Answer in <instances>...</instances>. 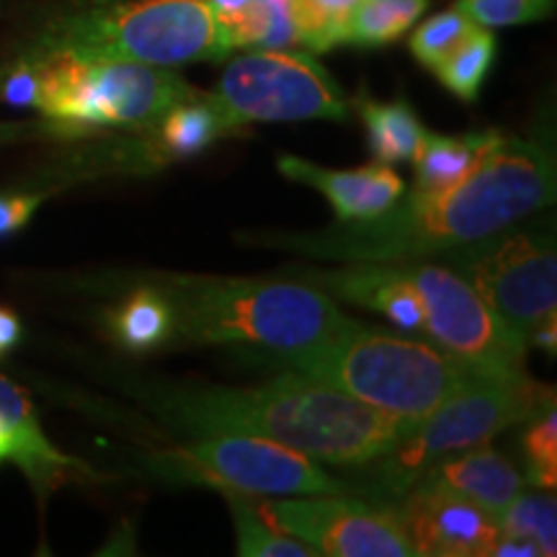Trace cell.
Masks as SVG:
<instances>
[{"instance_id": "14", "label": "cell", "mask_w": 557, "mask_h": 557, "mask_svg": "<svg viewBox=\"0 0 557 557\" xmlns=\"http://www.w3.org/2000/svg\"><path fill=\"white\" fill-rule=\"evenodd\" d=\"M276 165L289 181L308 184L323 194L331 201L338 222L377 218L393 205H398L406 194L403 178L385 163H372L354 171H333L297 156H282Z\"/></svg>"}, {"instance_id": "8", "label": "cell", "mask_w": 557, "mask_h": 557, "mask_svg": "<svg viewBox=\"0 0 557 557\" xmlns=\"http://www.w3.org/2000/svg\"><path fill=\"white\" fill-rule=\"evenodd\" d=\"M442 259L527 344L534 331L557 320V256L547 230H504L451 248Z\"/></svg>"}, {"instance_id": "25", "label": "cell", "mask_w": 557, "mask_h": 557, "mask_svg": "<svg viewBox=\"0 0 557 557\" xmlns=\"http://www.w3.org/2000/svg\"><path fill=\"white\" fill-rule=\"evenodd\" d=\"M498 41L491 32H485L483 26H478L462 45L455 47L447 58L431 70L436 73V78L442 81V86L455 94L462 101H475L480 96V88L491 73L493 60H496Z\"/></svg>"}, {"instance_id": "23", "label": "cell", "mask_w": 557, "mask_h": 557, "mask_svg": "<svg viewBox=\"0 0 557 557\" xmlns=\"http://www.w3.org/2000/svg\"><path fill=\"white\" fill-rule=\"evenodd\" d=\"M230 52L238 50H295L299 26L295 0H253L246 16L225 34Z\"/></svg>"}, {"instance_id": "12", "label": "cell", "mask_w": 557, "mask_h": 557, "mask_svg": "<svg viewBox=\"0 0 557 557\" xmlns=\"http://www.w3.org/2000/svg\"><path fill=\"white\" fill-rule=\"evenodd\" d=\"M261 511L295 534L318 555L331 557H413L398 511L346 498L344 493H315L310 498L263 504Z\"/></svg>"}, {"instance_id": "16", "label": "cell", "mask_w": 557, "mask_h": 557, "mask_svg": "<svg viewBox=\"0 0 557 557\" xmlns=\"http://www.w3.org/2000/svg\"><path fill=\"white\" fill-rule=\"evenodd\" d=\"M0 413H3L11 429V462L18 465L21 472L32 480L41 498L73 478L75 472H86L81 462L62 455L45 436L29 395L5 377H0Z\"/></svg>"}, {"instance_id": "10", "label": "cell", "mask_w": 557, "mask_h": 557, "mask_svg": "<svg viewBox=\"0 0 557 557\" xmlns=\"http://www.w3.org/2000/svg\"><path fill=\"white\" fill-rule=\"evenodd\" d=\"M235 132L250 122L346 120L348 101L308 52L250 50L238 54L209 94Z\"/></svg>"}, {"instance_id": "32", "label": "cell", "mask_w": 557, "mask_h": 557, "mask_svg": "<svg viewBox=\"0 0 557 557\" xmlns=\"http://www.w3.org/2000/svg\"><path fill=\"white\" fill-rule=\"evenodd\" d=\"M39 194H13V197H0V235L18 233L21 227L29 225L41 205Z\"/></svg>"}, {"instance_id": "6", "label": "cell", "mask_w": 557, "mask_h": 557, "mask_svg": "<svg viewBox=\"0 0 557 557\" xmlns=\"http://www.w3.org/2000/svg\"><path fill=\"white\" fill-rule=\"evenodd\" d=\"M24 54L37 65L34 109L65 137L101 127L148 129L171 107L199 96L171 67L78 58L70 52L29 50Z\"/></svg>"}, {"instance_id": "9", "label": "cell", "mask_w": 557, "mask_h": 557, "mask_svg": "<svg viewBox=\"0 0 557 557\" xmlns=\"http://www.w3.org/2000/svg\"><path fill=\"white\" fill-rule=\"evenodd\" d=\"M150 465L152 472L171 483L209 485L218 491L263 496L346 491L344 480L329 475L302 451L248 434H205L189 447L156 451Z\"/></svg>"}, {"instance_id": "27", "label": "cell", "mask_w": 557, "mask_h": 557, "mask_svg": "<svg viewBox=\"0 0 557 557\" xmlns=\"http://www.w3.org/2000/svg\"><path fill=\"white\" fill-rule=\"evenodd\" d=\"M361 0H295L299 41L310 52H329L344 41V29Z\"/></svg>"}, {"instance_id": "37", "label": "cell", "mask_w": 557, "mask_h": 557, "mask_svg": "<svg viewBox=\"0 0 557 557\" xmlns=\"http://www.w3.org/2000/svg\"><path fill=\"white\" fill-rule=\"evenodd\" d=\"M0 5H3V0H0Z\"/></svg>"}, {"instance_id": "15", "label": "cell", "mask_w": 557, "mask_h": 557, "mask_svg": "<svg viewBox=\"0 0 557 557\" xmlns=\"http://www.w3.org/2000/svg\"><path fill=\"white\" fill-rule=\"evenodd\" d=\"M305 282L333 297L380 312L403 331H423V305L398 263H351L341 269H302Z\"/></svg>"}, {"instance_id": "11", "label": "cell", "mask_w": 557, "mask_h": 557, "mask_svg": "<svg viewBox=\"0 0 557 557\" xmlns=\"http://www.w3.org/2000/svg\"><path fill=\"white\" fill-rule=\"evenodd\" d=\"M398 267L421 297L423 331L436 346L478 372H527V341L508 329L457 271L421 259Z\"/></svg>"}, {"instance_id": "24", "label": "cell", "mask_w": 557, "mask_h": 557, "mask_svg": "<svg viewBox=\"0 0 557 557\" xmlns=\"http://www.w3.org/2000/svg\"><path fill=\"white\" fill-rule=\"evenodd\" d=\"M426 9L429 0H361L348 18L341 45L367 47V50L393 45Z\"/></svg>"}, {"instance_id": "1", "label": "cell", "mask_w": 557, "mask_h": 557, "mask_svg": "<svg viewBox=\"0 0 557 557\" xmlns=\"http://www.w3.org/2000/svg\"><path fill=\"white\" fill-rule=\"evenodd\" d=\"M555 199V156L545 137L500 135L478 169L451 189L400 197L372 220L318 233L256 235V246L346 263H400L491 238Z\"/></svg>"}, {"instance_id": "21", "label": "cell", "mask_w": 557, "mask_h": 557, "mask_svg": "<svg viewBox=\"0 0 557 557\" xmlns=\"http://www.w3.org/2000/svg\"><path fill=\"white\" fill-rule=\"evenodd\" d=\"M361 120L367 124L369 150L377 163L393 165L413 158L423 137V124L406 101H359Z\"/></svg>"}, {"instance_id": "19", "label": "cell", "mask_w": 557, "mask_h": 557, "mask_svg": "<svg viewBox=\"0 0 557 557\" xmlns=\"http://www.w3.org/2000/svg\"><path fill=\"white\" fill-rule=\"evenodd\" d=\"M500 132H472L465 137L423 132L413 152V194H438L459 184L478 169V163L498 143Z\"/></svg>"}, {"instance_id": "18", "label": "cell", "mask_w": 557, "mask_h": 557, "mask_svg": "<svg viewBox=\"0 0 557 557\" xmlns=\"http://www.w3.org/2000/svg\"><path fill=\"white\" fill-rule=\"evenodd\" d=\"M152 143H145L143 156L152 163H169V160H181L199 156L209 145L218 143L220 137L238 135L230 122L222 116V111L214 107L209 96H194L189 101H181L176 107L165 111L160 120L150 124Z\"/></svg>"}, {"instance_id": "17", "label": "cell", "mask_w": 557, "mask_h": 557, "mask_svg": "<svg viewBox=\"0 0 557 557\" xmlns=\"http://www.w3.org/2000/svg\"><path fill=\"white\" fill-rule=\"evenodd\" d=\"M418 480H431V483L449 487L496 519L524 487V478L513 468L511 459L485 444L438 459Z\"/></svg>"}, {"instance_id": "2", "label": "cell", "mask_w": 557, "mask_h": 557, "mask_svg": "<svg viewBox=\"0 0 557 557\" xmlns=\"http://www.w3.org/2000/svg\"><path fill=\"white\" fill-rule=\"evenodd\" d=\"M160 410L194 434L271 438L325 465H369L410 426L344 389L289 372L259 387H194L160 400Z\"/></svg>"}, {"instance_id": "34", "label": "cell", "mask_w": 557, "mask_h": 557, "mask_svg": "<svg viewBox=\"0 0 557 557\" xmlns=\"http://www.w3.org/2000/svg\"><path fill=\"white\" fill-rule=\"evenodd\" d=\"M491 555H496V557H542L540 547L534 545V542L519 540V537H506V534H500V537L496 540V545L491 547L487 557Z\"/></svg>"}, {"instance_id": "29", "label": "cell", "mask_w": 557, "mask_h": 557, "mask_svg": "<svg viewBox=\"0 0 557 557\" xmlns=\"http://www.w3.org/2000/svg\"><path fill=\"white\" fill-rule=\"evenodd\" d=\"M524 459L527 475L534 485L553 487L557 485V413L555 408L534 416L524 431Z\"/></svg>"}, {"instance_id": "7", "label": "cell", "mask_w": 557, "mask_h": 557, "mask_svg": "<svg viewBox=\"0 0 557 557\" xmlns=\"http://www.w3.org/2000/svg\"><path fill=\"white\" fill-rule=\"evenodd\" d=\"M549 408H555V389L534 382L527 372H475L387 455L374 459L380 468L372 491L400 498L438 459L483 447L500 431L532 421Z\"/></svg>"}, {"instance_id": "22", "label": "cell", "mask_w": 557, "mask_h": 557, "mask_svg": "<svg viewBox=\"0 0 557 557\" xmlns=\"http://www.w3.org/2000/svg\"><path fill=\"white\" fill-rule=\"evenodd\" d=\"M227 498L230 513L235 521V537H238V555L243 557H318V549L310 547L295 534L282 532L261 506L243 496L240 491H220Z\"/></svg>"}, {"instance_id": "35", "label": "cell", "mask_w": 557, "mask_h": 557, "mask_svg": "<svg viewBox=\"0 0 557 557\" xmlns=\"http://www.w3.org/2000/svg\"><path fill=\"white\" fill-rule=\"evenodd\" d=\"M21 320L13 310L0 308V357L21 341Z\"/></svg>"}, {"instance_id": "20", "label": "cell", "mask_w": 557, "mask_h": 557, "mask_svg": "<svg viewBox=\"0 0 557 557\" xmlns=\"http://www.w3.org/2000/svg\"><path fill=\"white\" fill-rule=\"evenodd\" d=\"M107 329L127 351H152L176 338V318L163 292L145 284L107 312Z\"/></svg>"}, {"instance_id": "26", "label": "cell", "mask_w": 557, "mask_h": 557, "mask_svg": "<svg viewBox=\"0 0 557 557\" xmlns=\"http://www.w3.org/2000/svg\"><path fill=\"white\" fill-rule=\"evenodd\" d=\"M498 529L506 537L534 542L542 557L557 555V508L553 496L519 493L498 517Z\"/></svg>"}, {"instance_id": "30", "label": "cell", "mask_w": 557, "mask_h": 557, "mask_svg": "<svg viewBox=\"0 0 557 557\" xmlns=\"http://www.w3.org/2000/svg\"><path fill=\"white\" fill-rule=\"evenodd\" d=\"M553 5L555 0H457L455 9L483 29H498L545 18Z\"/></svg>"}, {"instance_id": "31", "label": "cell", "mask_w": 557, "mask_h": 557, "mask_svg": "<svg viewBox=\"0 0 557 557\" xmlns=\"http://www.w3.org/2000/svg\"><path fill=\"white\" fill-rule=\"evenodd\" d=\"M0 99L13 107H34L37 99V65L29 54H21L5 78L0 81Z\"/></svg>"}, {"instance_id": "13", "label": "cell", "mask_w": 557, "mask_h": 557, "mask_svg": "<svg viewBox=\"0 0 557 557\" xmlns=\"http://www.w3.org/2000/svg\"><path fill=\"white\" fill-rule=\"evenodd\" d=\"M395 511L416 555L485 557L500 537L496 517L431 480L408 487Z\"/></svg>"}, {"instance_id": "36", "label": "cell", "mask_w": 557, "mask_h": 557, "mask_svg": "<svg viewBox=\"0 0 557 557\" xmlns=\"http://www.w3.org/2000/svg\"><path fill=\"white\" fill-rule=\"evenodd\" d=\"M32 127H16V124H0V143H9L21 135H29Z\"/></svg>"}, {"instance_id": "4", "label": "cell", "mask_w": 557, "mask_h": 557, "mask_svg": "<svg viewBox=\"0 0 557 557\" xmlns=\"http://www.w3.org/2000/svg\"><path fill=\"white\" fill-rule=\"evenodd\" d=\"M276 364L344 389L367 406L403 418L410 429L478 372L444 348L369 329L354 318L329 341Z\"/></svg>"}, {"instance_id": "28", "label": "cell", "mask_w": 557, "mask_h": 557, "mask_svg": "<svg viewBox=\"0 0 557 557\" xmlns=\"http://www.w3.org/2000/svg\"><path fill=\"white\" fill-rule=\"evenodd\" d=\"M475 29L478 24H472L462 11H442L423 21L413 32V37H410V52H413V58L421 65L434 70L438 62L447 58L455 47L462 45Z\"/></svg>"}, {"instance_id": "33", "label": "cell", "mask_w": 557, "mask_h": 557, "mask_svg": "<svg viewBox=\"0 0 557 557\" xmlns=\"http://www.w3.org/2000/svg\"><path fill=\"white\" fill-rule=\"evenodd\" d=\"M205 3L209 5V11H212V16L218 18L222 37H225V34L246 16L250 5H253V0H205Z\"/></svg>"}, {"instance_id": "5", "label": "cell", "mask_w": 557, "mask_h": 557, "mask_svg": "<svg viewBox=\"0 0 557 557\" xmlns=\"http://www.w3.org/2000/svg\"><path fill=\"white\" fill-rule=\"evenodd\" d=\"M32 50L156 67L225 60L230 54L205 0H90L58 13Z\"/></svg>"}, {"instance_id": "3", "label": "cell", "mask_w": 557, "mask_h": 557, "mask_svg": "<svg viewBox=\"0 0 557 557\" xmlns=\"http://www.w3.org/2000/svg\"><path fill=\"white\" fill-rule=\"evenodd\" d=\"M150 284L169 299L178 338L248 346L274 361L323 344L351 320L329 292L299 276L287 282L158 274Z\"/></svg>"}]
</instances>
